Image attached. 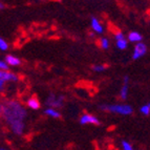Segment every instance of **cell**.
<instances>
[{
	"label": "cell",
	"instance_id": "17",
	"mask_svg": "<svg viewBox=\"0 0 150 150\" xmlns=\"http://www.w3.org/2000/svg\"><path fill=\"white\" fill-rule=\"evenodd\" d=\"M101 45H102L103 48H108V46H109V42H108V40L106 39V38H102L101 39Z\"/></svg>",
	"mask_w": 150,
	"mask_h": 150
},
{
	"label": "cell",
	"instance_id": "20",
	"mask_svg": "<svg viewBox=\"0 0 150 150\" xmlns=\"http://www.w3.org/2000/svg\"><path fill=\"white\" fill-rule=\"evenodd\" d=\"M115 40L117 41H120V40H124V35H123L122 33H117L115 34Z\"/></svg>",
	"mask_w": 150,
	"mask_h": 150
},
{
	"label": "cell",
	"instance_id": "9",
	"mask_svg": "<svg viewBox=\"0 0 150 150\" xmlns=\"http://www.w3.org/2000/svg\"><path fill=\"white\" fill-rule=\"evenodd\" d=\"M28 107L32 108V109H38V108L40 107V103L37 100V98L33 97L28 101Z\"/></svg>",
	"mask_w": 150,
	"mask_h": 150
},
{
	"label": "cell",
	"instance_id": "19",
	"mask_svg": "<svg viewBox=\"0 0 150 150\" xmlns=\"http://www.w3.org/2000/svg\"><path fill=\"white\" fill-rule=\"evenodd\" d=\"M105 66L104 65H93V69L95 71H103V70H105Z\"/></svg>",
	"mask_w": 150,
	"mask_h": 150
},
{
	"label": "cell",
	"instance_id": "1",
	"mask_svg": "<svg viewBox=\"0 0 150 150\" xmlns=\"http://www.w3.org/2000/svg\"><path fill=\"white\" fill-rule=\"evenodd\" d=\"M1 110L3 111L5 120L8 123L13 131L16 134H21L24 128L23 120L26 115L22 106L19 103L11 101L6 103V105H2Z\"/></svg>",
	"mask_w": 150,
	"mask_h": 150
},
{
	"label": "cell",
	"instance_id": "18",
	"mask_svg": "<svg viewBox=\"0 0 150 150\" xmlns=\"http://www.w3.org/2000/svg\"><path fill=\"white\" fill-rule=\"evenodd\" d=\"M8 63L4 62V61H1L0 62V68H1V71H8V65H6Z\"/></svg>",
	"mask_w": 150,
	"mask_h": 150
},
{
	"label": "cell",
	"instance_id": "22",
	"mask_svg": "<svg viewBox=\"0 0 150 150\" xmlns=\"http://www.w3.org/2000/svg\"><path fill=\"white\" fill-rule=\"evenodd\" d=\"M0 150H5V149H0Z\"/></svg>",
	"mask_w": 150,
	"mask_h": 150
},
{
	"label": "cell",
	"instance_id": "2",
	"mask_svg": "<svg viewBox=\"0 0 150 150\" xmlns=\"http://www.w3.org/2000/svg\"><path fill=\"white\" fill-rule=\"evenodd\" d=\"M101 108L104 110H108V111H110V112L120 113V115H131L133 111L131 106L122 105V104H115V105H103Z\"/></svg>",
	"mask_w": 150,
	"mask_h": 150
},
{
	"label": "cell",
	"instance_id": "11",
	"mask_svg": "<svg viewBox=\"0 0 150 150\" xmlns=\"http://www.w3.org/2000/svg\"><path fill=\"white\" fill-rule=\"evenodd\" d=\"M44 113L45 115H50V117H52V118H60V113L58 112L57 110L53 109V108H47V109H45Z\"/></svg>",
	"mask_w": 150,
	"mask_h": 150
},
{
	"label": "cell",
	"instance_id": "14",
	"mask_svg": "<svg viewBox=\"0 0 150 150\" xmlns=\"http://www.w3.org/2000/svg\"><path fill=\"white\" fill-rule=\"evenodd\" d=\"M141 112L143 113V115H148L150 113V107L149 105H144L141 107Z\"/></svg>",
	"mask_w": 150,
	"mask_h": 150
},
{
	"label": "cell",
	"instance_id": "13",
	"mask_svg": "<svg viewBox=\"0 0 150 150\" xmlns=\"http://www.w3.org/2000/svg\"><path fill=\"white\" fill-rule=\"evenodd\" d=\"M117 46L118 48L120 50H125L127 47V41L124 39V40H120V41H117Z\"/></svg>",
	"mask_w": 150,
	"mask_h": 150
},
{
	"label": "cell",
	"instance_id": "3",
	"mask_svg": "<svg viewBox=\"0 0 150 150\" xmlns=\"http://www.w3.org/2000/svg\"><path fill=\"white\" fill-rule=\"evenodd\" d=\"M46 104L50 107H62L63 105V97H57L55 95H50L46 100Z\"/></svg>",
	"mask_w": 150,
	"mask_h": 150
},
{
	"label": "cell",
	"instance_id": "7",
	"mask_svg": "<svg viewBox=\"0 0 150 150\" xmlns=\"http://www.w3.org/2000/svg\"><path fill=\"white\" fill-rule=\"evenodd\" d=\"M5 61H6V63H8V65H14V66H17V65H19L21 63V61L19 60L17 57L12 56V55L6 56V57H5Z\"/></svg>",
	"mask_w": 150,
	"mask_h": 150
},
{
	"label": "cell",
	"instance_id": "21",
	"mask_svg": "<svg viewBox=\"0 0 150 150\" xmlns=\"http://www.w3.org/2000/svg\"><path fill=\"white\" fill-rule=\"evenodd\" d=\"M148 105H149V107H150V103H149V104H148Z\"/></svg>",
	"mask_w": 150,
	"mask_h": 150
},
{
	"label": "cell",
	"instance_id": "6",
	"mask_svg": "<svg viewBox=\"0 0 150 150\" xmlns=\"http://www.w3.org/2000/svg\"><path fill=\"white\" fill-rule=\"evenodd\" d=\"M80 123L82 125H85V124H95V125H99L100 124V121L96 118L95 115H82V118L80 119Z\"/></svg>",
	"mask_w": 150,
	"mask_h": 150
},
{
	"label": "cell",
	"instance_id": "4",
	"mask_svg": "<svg viewBox=\"0 0 150 150\" xmlns=\"http://www.w3.org/2000/svg\"><path fill=\"white\" fill-rule=\"evenodd\" d=\"M18 78L15 74L10 73V71H1L0 73V88H3V83L5 81H17Z\"/></svg>",
	"mask_w": 150,
	"mask_h": 150
},
{
	"label": "cell",
	"instance_id": "10",
	"mask_svg": "<svg viewBox=\"0 0 150 150\" xmlns=\"http://www.w3.org/2000/svg\"><path fill=\"white\" fill-rule=\"evenodd\" d=\"M128 39H129L131 42H141V40H142V36L139 34V33L137 32H131L128 35Z\"/></svg>",
	"mask_w": 150,
	"mask_h": 150
},
{
	"label": "cell",
	"instance_id": "5",
	"mask_svg": "<svg viewBox=\"0 0 150 150\" xmlns=\"http://www.w3.org/2000/svg\"><path fill=\"white\" fill-rule=\"evenodd\" d=\"M147 52V47H146V45L144 43L140 42L134 46V50H133V56L132 58L134 60L141 58L142 56H144Z\"/></svg>",
	"mask_w": 150,
	"mask_h": 150
},
{
	"label": "cell",
	"instance_id": "15",
	"mask_svg": "<svg viewBox=\"0 0 150 150\" xmlns=\"http://www.w3.org/2000/svg\"><path fill=\"white\" fill-rule=\"evenodd\" d=\"M122 147L123 150H133L132 146L130 145L127 141H122Z\"/></svg>",
	"mask_w": 150,
	"mask_h": 150
},
{
	"label": "cell",
	"instance_id": "8",
	"mask_svg": "<svg viewBox=\"0 0 150 150\" xmlns=\"http://www.w3.org/2000/svg\"><path fill=\"white\" fill-rule=\"evenodd\" d=\"M91 28L97 33H99V34L103 33V26L101 25V23L99 22V20L96 19V18H91Z\"/></svg>",
	"mask_w": 150,
	"mask_h": 150
},
{
	"label": "cell",
	"instance_id": "16",
	"mask_svg": "<svg viewBox=\"0 0 150 150\" xmlns=\"http://www.w3.org/2000/svg\"><path fill=\"white\" fill-rule=\"evenodd\" d=\"M8 43L5 42L3 39H0V50H8Z\"/></svg>",
	"mask_w": 150,
	"mask_h": 150
},
{
	"label": "cell",
	"instance_id": "12",
	"mask_svg": "<svg viewBox=\"0 0 150 150\" xmlns=\"http://www.w3.org/2000/svg\"><path fill=\"white\" fill-rule=\"evenodd\" d=\"M128 95V84H124L121 89V99L122 100H126Z\"/></svg>",
	"mask_w": 150,
	"mask_h": 150
}]
</instances>
